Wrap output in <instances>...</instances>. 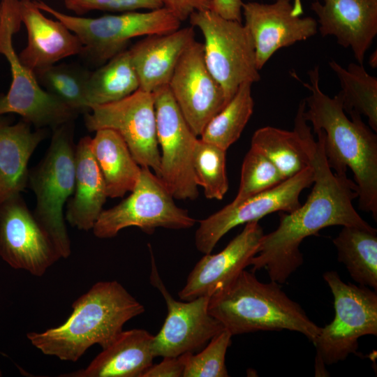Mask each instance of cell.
<instances>
[{
    "instance_id": "obj_1",
    "label": "cell",
    "mask_w": 377,
    "mask_h": 377,
    "mask_svg": "<svg viewBox=\"0 0 377 377\" xmlns=\"http://www.w3.org/2000/svg\"><path fill=\"white\" fill-rule=\"evenodd\" d=\"M304 107L299 105L294 120L302 138L309 164L313 171V186L305 203L287 213L280 212L279 224L263 236L257 253L251 259L252 272L265 269L271 281L279 284L303 264L300 246L307 237L332 226H355L369 230L371 226L357 213L353 201L357 198V186L346 174L332 172L324 151L322 138L304 117Z\"/></svg>"
},
{
    "instance_id": "obj_2",
    "label": "cell",
    "mask_w": 377,
    "mask_h": 377,
    "mask_svg": "<svg viewBox=\"0 0 377 377\" xmlns=\"http://www.w3.org/2000/svg\"><path fill=\"white\" fill-rule=\"evenodd\" d=\"M290 75L310 94L304 98V117L311 122L315 133L320 135L329 166L337 174H346L349 168L357 186L360 209L371 212L377 220V135L352 110L346 114L339 92L331 98L319 86V66L308 71L310 82H304L295 72Z\"/></svg>"
},
{
    "instance_id": "obj_3",
    "label": "cell",
    "mask_w": 377,
    "mask_h": 377,
    "mask_svg": "<svg viewBox=\"0 0 377 377\" xmlns=\"http://www.w3.org/2000/svg\"><path fill=\"white\" fill-rule=\"evenodd\" d=\"M61 325L27 334L42 353L63 361L77 362L94 345L108 346L126 322L145 311L140 304L117 281H98L72 304Z\"/></svg>"
},
{
    "instance_id": "obj_4",
    "label": "cell",
    "mask_w": 377,
    "mask_h": 377,
    "mask_svg": "<svg viewBox=\"0 0 377 377\" xmlns=\"http://www.w3.org/2000/svg\"><path fill=\"white\" fill-rule=\"evenodd\" d=\"M208 311L232 336L287 330L313 343L321 329L279 283L261 282L245 269L209 297Z\"/></svg>"
},
{
    "instance_id": "obj_5",
    "label": "cell",
    "mask_w": 377,
    "mask_h": 377,
    "mask_svg": "<svg viewBox=\"0 0 377 377\" xmlns=\"http://www.w3.org/2000/svg\"><path fill=\"white\" fill-rule=\"evenodd\" d=\"M74 121L52 130L50 146L41 161L29 171L28 186L36 197L33 212L52 241L61 258L71 254L64 207L75 186Z\"/></svg>"
},
{
    "instance_id": "obj_6",
    "label": "cell",
    "mask_w": 377,
    "mask_h": 377,
    "mask_svg": "<svg viewBox=\"0 0 377 377\" xmlns=\"http://www.w3.org/2000/svg\"><path fill=\"white\" fill-rule=\"evenodd\" d=\"M19 1H0V54L8 61L12 77L7 94L0 96V117L15 113L36 128L53 130L78 114L45 90L34 72L20 61L13 43L22 24Z\"/></svg>"
},
{
    "instance_id": "obj_7",
    "label": "cell",
    "mask_w": 377,
    "mask_h": 377,
    "mask_svg": "<svg viewBox=\"0 0 377 377\" xmlns=\"http://www.w3.org/2000/svg\"><path fill=\"white\" fill-rule=\"evenodd\" d=\"M43 12L64 23L80 40L81 54L88 61L105 64L126 50L138 36L166 34L180 27L181 21L165 7L148 12H126L98 17H84L61 13L40 0H34Z\"/></svg>"
},
{
    "instance_id": "obj_8",
    "label": "cell",
    "mask_w": 377,
    "mask_h": 377,
    "mask_svg": "<svg viewBox=\"0 0 377 377\" xmlns=\"http://www.w3.org/2000/svg\"><path fill=\"white\" fill-rule=\"evenodd\" d=\"M188 19L202 34L206 66L223 89L226 103L242 83L260 81L253 40L244 24L212 10L195 11Z\"/></svg>"
},
{
    "instance_id": "obj_9",
    "label": "cell",
    "mask_w": 377,
    "mask_h": 377,
    "mask_svg": "<svg viewBox=\"0 0 377 377\" xmlns=\"http://www.w3.org/2000/svg\"><path fill=\"white\" fill-rule=\"evenodd\" d=\"M334 297L333 320L321 327L313 343L316 363L321 368L346 360L356 353L358 340L377 335V294L368 287L345 283L335 271L323 274Z\"/></svg>"
},
{
    "instance_id": "obj_10",
    "label": "cell",
    "mask_w": 377,
    "mask_h": 377,
    "mask_svg": "<svg viewBox=\"0 0 377 377\" xmlns=\"http://www.w3.org/2000/svg\"><path fill=\"white\" fill-rule=\"evenodd\" d=\"M162 180L148 168H142L139 180L131 194L118 205L103 209L96 221L94 235L112 238L124 228L135 226L147 234L155 229L182 230L196 220L188 210L179 207Z\"/></svg>"
},
{
    "instance_id": "obj_11",
    "label": "cell",
    "mask_w": 377,
    "mask_h": 377,
    "mask_svg": "<svg viewBox=\"0 0 377 377\" xmlns=\"http://www.w3.org/2000/svg\"><path fill=\"white\" fill-rule=\"evenodd\" d=\"M84 119L89 131L109 128L119 133L138 164L160 177L161 154L153 93L138 89L118 101L91 106Z\"/></svg>"
},
{
    "instance_id": "obj_12",
    "label": "cell",
    "mask_w": 377,
    "mask_h": 377,
    "mask_svg": "<svg viewBox=\"0 0 377 377\" xmlns=\"http://www.w3.org/2000/svg\"><path fill=\"white\" fill-rule=\"evenodd\" d=\"M153 94L161 147L159 178L175 199L195 200L198 186L193 174V156L198 136L184 117L168 85Z\"/></svg>"
},
{
    "instance_id": "obj_13",
    "label": "cell",
    "mask_w": 377,
    "mask_h": 377,
    "mask_svg": "<svg viewBox=\"0 0 377 377\" xmlns=\"http://www.w3.org/2000/svg\"><path fill=\"white\" fill-rule=\"evenodd\" d=\"M313 182V171L309 165L271 189L237 203L231 202L200 221L195 233L198 251L204 254L211 253L221 237L239 225L258 221L276 212H293L301 205L299 200L301 192Z\"/></svg>"
},
{
    "instance_id": "obj_14",
    "label": "cell",
    "mask_w": 377,
    "mask_h": 377,
    "mask_svg": "<svg viewBox=\"0 0 377 377\" xmlns=\"http://www.w3.org/2000/svg\"><path fill=\"white\" fill-rule=\"evenodd\" d=\"M151 253L149 281L163 295L167 316L156 335L151 349L154 357H175L201 350L224 327L208 311L209 297L203 296L179 302L174 299L163 282Z\"/></svg>"
},
{
    "instance_id": "obj_15",
    "label": "cell",
    "mask_w": 377,
    "mask_h": 377,
    "mask_svg": "<svg viewBox=\"0 0 377 377\" xmlns=\"http://www.w3.org/2000/svg\"><path fill=\"white\" fill-rule=\"evenodd\" d=\"M0 257L35 276L44 275L61 258L21 194L0 204Z\"/></svg>"
},
{
    "instance_id": "obj_16",
    "label": "cell",
    "mask_w": 377,
    "mask_h": 377,
    "mask_svg": "<svg viewBox=\"0 0 377 377\" xmlns=\"http://www.w3.org/2000/svg\"><path fill=\"white\" fill-rule=\"evenodd\" d=\"M168 87L196 136H200L210 119L227 103L223 89L206 66L203 44L196 40L180 57Z\"/></svg>"
},
{
    "instance_id": "obj_17",
    "label": "cell",
    "mask_w": 377,
    "mask_h": 377,
    "mask_svg": "<svg viewBox=\"0 0 377 377\" xmlns=\"http://www.w3.org/2000/svg\"><path fill=\"white\" fill-rule=\"evenodd\" d=\"M290 0H275L271 3L249 1L242 6L244 25L255 47L259 71L279 50L305 40L318 32V23L311 17L292 14Z\"/></svg>"
},
{
    "instance_id": "obj_18",
    "label": "cell",
    "mask_w": 377,
    "mask_h": 377,
    "mask_svg": "<svg viewBox=\"0 0 377 377\" xmlns=\"http://www.w3.org/2000/svg\"><path fill=\"white\" fill-rule=\"evenodd\" d=\"M264 235L258 221L246 223L244 229L216 254H205L189 273L178 293L179 297L189 301L212 295L228 285L249 266L257 253Z\"/></svg>"
},
{
    "instance_id": "obj_19",
    "label": "cell",
    "mask_w": 377,
    "mask_h": 377,
    "mask_svg": "<svg viewBox=\"0 0 377 377\" xmlns=\"http://www.w3.org/2000/svg\"><path fill=\"white\" fill-rule=\"evenodd\" d=\"M323 37L333 36L363 64L377 34V0H315L311 3Z\"/></svg>"
},
{
    "instance_id": "obj_20",
    "label": "cell",
    "mask_w": 377,
    "mask_h": 377,
    "mask_svg": "<svg viewBox=\"0 0 377 377\" xmlns=\"http://www.w3.org/2000/svg\"><path fill=\"white\" fill-rule=\"evenodd\" d=\"M22 23L27 31V45L18 54L20 61L35 71L82 52L79 38L61 21L47 18L34 0H20Z\"/></svg>"
},
{
    "instance_id": "obj_21",
    "label": "cell",
    "mask_w": 377,
    "mask_h": 377,
    "mask_svg": "<svg viewBox=\"0 0 377 377\" xmlns=\"http://www.w3.org/2000/svg\"><path fill=\"white\" fill-rule=\"evenodd\" d=\"M192 26L173 31L146 36L128 49L140 89L154 93L167 86L177 63L195 41Z\"/></svg>"
},
{
    "instance_id": "obj_22",
    "label": "cell",
    "mask_w": 377,
    "mask_h": 377,
    "mask_svg": "<svg viewBox=\"0 0 377 377\" xmlns=\"http://www.w3.org/2000/svg\"><path fill=\"white\" fill-rule=\"evenodd\" d=\"M154 335L143 329L122 331L85 368L61 377H142L153 364Z\"/></svg>"
},
{
    "instance_id": "obj_23",
    "label": "cell",
    "mask_w": 377,
    "mask_h": 377,
    "mask_svg": "<svg viewBox=\"0 0 377 377\" xmlns=\"http://www.w3.org/2000/svg\"><path fill=\"white\" fill-rule=\"evenodd\" d=\"M24 119L10 124L0 118V204L28 187V163L46 138L45 128L32 131Z\"/></svg>"
},
{
    "instance_id": "obj_24",
    "label": "cell",
    "mask_w": 377,
    "mask_h": 377,
    "mask_svg": "<svg viewBox=\"0 0 377 377\" xmlns=\"http://www.w3.org/2000/svg\"><path fill=\"white\" fill-rule=\"evenodd\" d=\"M91 137L80 139L75 148V186L68 200L65 219L88 231L103 210L108 198L105 182L91 149Z\"/></svg>"
},
{
    "instance_id": "obj_25",
    "label": "cell",
    "mask_w": 377,
    "mask_h": 377,
    "mask_svg": "<svg viewBox=\"0 0 377 377\" xmlns=\"http://www.w3.org/2000/svg\"><path fill=\"white\" fill-rule=\"evenodd\" d=\"M91 149L102 174L107 195L121 198L136 186L141 167L116 131L101 128L91 138Z\"/></svg>"
},
{
    "instance_id": "obj_26",
    "label": "cell",
    "mask_w": 377,
    "mask_h": 377,
    "mask_svg": "<svg viewBox=\"0 0 377 377\" xmlns=\"http://www.w3.org/2000/svg\"><path fill=\"white\" fill-rule=\"evenodd\" d=\"M351 278L360 286L377 290V230L342 226L332 240Z\"/></svg>"
},
{
    "instance_id": "obj_27",
    "label": "cell",
    "mask_w": 377,
    "mask_h": 377,
    "mask_svg": "<svg viewBox=\"0 0 377 377\" xmlns=\"http://www.w3.org/2000/svg\"><path fill=\"white\" fill-rule=\"evenodd\" d=\"M140 88L138 77L128 50L111 58L90 72L86 84L89 108L121 100Z\"/></svg>"
},
{
    "instance_id": "obj_28",
    "label": "cell",
    "mask_w": 377,
    "mask_h": 377,
    "mask_svg": "<svg viewBox=\"0 0 377 377\" xmlns=\"http://www.w3.org/2000/svg\"><path fill=\"white\" fill-rule=\"evenodd\" d=\"M251 147L264 154L284 179L310 165L301 135L295 126L293 131L270 126L260 128L251 138Z\"/></svg>"
},
{
    "instance_id": "obj_29",
    "label": "cell",
    "mask_w": 377,
    "mask_h": 377,
    "mask_svg": "<svg viewBox=\"0 0 377 377\" xmlns=\"http://www.w3.org/2000/svg\"><path fill=\"white\" fill-rule=\"evenodd\" d=\"M329 66L341 84L343 108L345 112L354 110L365 116L369 127L377 131V77L369 75L363 64L350 63L347 68L331 60Z\"/></svg>"
},
{
    "instance_id": "obj_30",
    "label": "cell",
    "mask_w": 377,
    "mask_h": 377,
    "mask_svg": "<svg viewBox=\"0 0 377 377\" xmlns=\"http://www.w3.org/2000/svg\"><path fill=\"white\" fill-rule=\"evenodd\" d=\"M251 82L242 83L226 105L215 114L200 135L203 141L227 149L240 137L254 107Z\"/></svg>"
},
{
    "instance_id": "obj_31",
    "label": "cell",
    "mask_w": 377,
    "mask_h": 377,
    "mask_svg": "<svg viewBox=\"0 0 377 377\" xmlns=\"http://www.w3.org/2000/svg\"><path fill=\"white\" fill-rule=\"evenodd\" d=\"M90 71L71 64H54L34 71L40 86L78 114L89 111L86 84Z\"/></svg>"
},
{
    "instance_id": "obj_32",
    "label": "cell",
    "mask_w": 377,
    "mask_h": 377,
    "mask_svg": "<svg viewBox=\"0 0 377 377\" xmlns=\"http://www.w3.org/2000/svg\"><path fill=\"white\" fill-rule=\"evenodd\" d=\"M226 150L198 139L193 156L195 182L207 199L221 200L228 190L226 169Z\"/></svg>"
},
{
    "instance_id": "obj_33",
    "label": "cell",
    "mask_w": 377,
    "mask_h": 377,
    "mask_svg": "<svg viewBox=\"0 0 377 377\" xmlns=\"http://www.w3.org/2000/svg\"><path fill=\"white\" fill-rule=\"evenodd\" d=\"M285 179L276 166L261 152L251 147L244 156L239 189L233 203L271 189Z\"/></svg>"
},
{
    "instance_id": "obj_34",
    "label": "cell",
    "mask_w": 377,
    "mask_h": 377,
    "mask_svg": "<svg viewBox=\"0 0 377 377\" xmlns=\"http://www.w3.org/2000/svg\"><path fill=\"white\" fill-rule=\"evenodd\" d=\"M232 335L226 329L216 334L199 353H189L183 377H227L226 355Z\"/></svg>"
},
{
    "instance_id": "obj_35",
    "label": "cell",
    "mask_w": 377,
    "mask_h": 377,
    "mask_svg": "<svg viewBox=\"0 0 377 377\" xmlns=\"http://www.w3.org/2000/svg\"><path fill=\"white\" fill-rule=\"evenodd\" d=\"M64 5L68 10L77 15L96 10L126 13L164 7L161 0H64Z\"/></svg>"
},
{
    "instance_id": "obj_36",
    "label": "cell",
    "mask_w": 377,
    "mask_h": 377,
    "mask_svg": "<svg viewBox=\"0 0 377 377\" xmlns=\"http://www.w3.org/2000/svg\"><path fill=\"white\" fill-rule=\"evenodd\" d=\"M189 353L164 357L158 364H153L142 377H183Z\"/></svg>"
},
{
    "instance_id": "obj_37",
    "label": "cell",
    "mask_w": 377,
    "mask_h": 377,
    "mask_svg": "<svg viewBox=\"0 0 377 377\" xmlns=\"http://www.w3.org/2000/svg\"><path fill=\"white\" fill-rule=\"evenodd\" d=\"M163 6L169 9L181 21L188 19L195 11L212 10V0H161Z\"/></svg>"
},
{
    "instance_id": "obj_38",
    "label": "cell",
    "mask_w": 377,
    "mask_h": 377,
    "mask_svg": "<svg viewBox=\"0 0 377 377\" xmlns=\"http://www.w3.org/2000/svg\"><path fill=\"white\" fill-rule=\"evenodd\" d=\"M212 10L221 17L231 20L242 22V0H212Z\"/></svg>"
},
{
    "instance_id": "obj_39",
    "label": "cell",
    "mask_w": 377,
    "mask_h": 377,
    "mask_svg": "<svg viewBox=\"0 0 377 377\" xmlns=\"http://www.w3.org/2000/svg\"><path fill=\"white\" fill-rule=\"evenodd\" d=\"M304 13L301 0H293L292 14L295 16H300Z\"/></svg>"
},
{
    "instance_id": "obj_40",
    "label": "cell",
    "mask_w": 377,
    "mask_h": 377,
    "mask_svg": "<svg viewBox=\"0 0 377 377\" xmlns=\"http://www.w3.org/2000/svg\"><path fill=\"white\" fill-rule=\"evenodd\" d=\"M369 66L373 68H376L377 67V51L375 50L374 52L371 53L369 58Z\"/></svg>"
},
{
    "instance_id": "obj_41",
    "label": "cell",
    "mask_w": 377,
    "mask_h": 377,
    "mask_svg": "<svg viewBox=\"0 0 377 377\" xmlns=\"http://www.w3.org/2000/svg\"><path fill=\"white\" fill-rule=\"evenodd\" d=\"M2 376V372H1V371L0 370V376Z\"/></svg>"
}]
</instances>
